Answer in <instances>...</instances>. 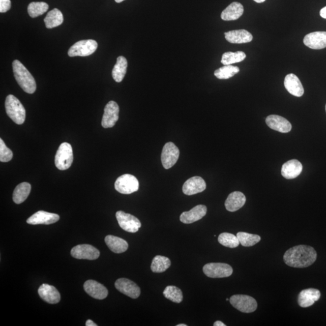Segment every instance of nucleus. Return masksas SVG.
<instances>
[{"mask_svg": "<svg viewBox=\"0 0 326 326\" xmlns=\"http://www.w3.org/2000/svg\"><path fill=\"white\" fill-rule=\"evenodd\" d=\"M236 236L240 241V244L245 247L254 246L259 243L261 240V238L259 235L250 234L245 233V232H239Z\"/></svg>", "mask_w": 326, "mask_h": 326, "instance_id": "34", "label": "nucleus"}, {"mask_svg": "<svg viewBox=\"0 0 326 326\" xmlns=\"http://www.w3.org/2000/svg\"><path fill=\"white\" fill-rule=\"evenodd\" d=\"M230 302L234 308L247 314L254 312L257 308L256 300L249 295H234L230 298Z\"/></svg>", "mask_w": 326, "mask_h": 326, "instance_id": "8", "label": "nucleus"}, {"mask_svg": "<svg viewBox=\"0 0 326 326\" xmlns=\"http://www.w3.org/2000/svg\"><path fill=\"white\" fill-rule=\"evenodd\" d=\"M86 326H97V325L95 322H93L91 319H88V320H87L86 322Z\"/></svg>", "mask_w": 326, "mask_h": 326, "instance_id": "41", "label": "nucleus"}, {"mask_svg": "<svg viewBox=\"0 0 326 326\" xmlns=\"http://www.w3.org/2000/svg\"><path fill=\"white\" fill-rule=\"evenodd\" d=\"M303 166L298 160H291L283 164L281 170L282 176L286 179H294L301 174Z\"/></svg>", "mask_w": 326, "mask_h": 326, "instance_id": "23", "label": "nucleus"}, {"mask_svg": "<svg viewBox=\"0 0 326 326\" xmlns=\"http://www.w3.org/2000/svg\"><path fill=\"white\" fill-rule=\"evenodd\" d=\"M12 158V151L6 146L2 138H0V161L3 163L9 162Z\"/></svg>", "mask_w": 326, "mask_h": 326, "instance_id": "38", "label": "nucleus"}, {"mask_svg": "<svg viewBox=\"0 0 326 326\" xmlns=\"http://www.w3.org/2000/svg\"><path fill=\"white\" fill-rule=\"evenodd\" d=\"M319 14H320L322 18L326 19V6L321 10L320 12H319Z\"/></svg>", "mask_w": 326, "mask_h": 326, "instance_id": "40", "label": "nucleus"}, {"mask_svg": "<svg viewBox=\"0 0 326 326\" xmlns=\"http://www.w3.org/2000/svg\"><path fill=\"white\" fill-rule=\"evenodd\" d=\"M284 85L287 91L293 96L302 97L305 93L301 81L294 74H289L286 76Z\"/></svg>", "mask_w": 326, "mask_h": 326, "instance_id": "22", "label": "nucleus"}, {"mask_svg": "<svg viewBox=\"0 0 326 326\" xmlns=\"http://www.w3.org/2000/svg\"><path fill=\"white\" fill-rule=\"evenodd\" d=\"M321 293L317 289L309 288L303 289L298 297V303L300 307L308 308L314 304L320 299Z\"/></svg>", "mask_w": 326, "mask_h": 326, "instance_id": "18", "label": "nucleus"}, {"mask_svg": "<svg viewBox=\"0 0 326 326\" xmlns=\"http://www.w3.org/2000/svg\"><path fill=\"white\" fill-rule=\"evenodd\" d=\"M176 326H187V324H177Z\"/></svg>", "mask_w": 326, "mask_h": 326, "instance_id": "45", "label": "nucleus"}, {"mask_svg": "<svg viewBox=\"0 0 326 326\" xmlns=\"http://www.w3.org/2000/svg\"><path fill=\"white\" fill-rule=\"evenodd\" d=\"M317 257V252L314 248L301 245L287 250L284 254L283 259L287 265L302 269L312 265Z\"/></svg>", "mask_w": 326, "mask_h": 326, "instance_id": "1", "label": "nucleus"}, {"mask_svg": "<svg viewBox=\"0 0 326 326\" xmlns=\"http://www.w3.org/2000/svg\"><path fill=\"white\" fill-rule=\"evenodd\" d=\"M246 197L241 192H234L228 195L226 199L225 206L228 211L236 212L245 205Z\"/></svg>", "mask_w": 326, "mask_h": 326, "instance_id": "24", "label": "nucleus"}, {"mask_svg": "<svg viewBox=\"0 0 326 326\" xmlns=\"http://www.w3.org/2000/svg\"><path fill=\"white\" fill-rule=\"evenodd\" d=\"M98 47V43L95 40L79 41L70 47L68 54L70 57L88 56L95 53Z\"/></svg>", "mask_w": 326, "mask_h": 326, "instance_id": "6", "label": "nucleus"}, {"mask_svg": "<svg viewBox=\"0 0 326 326\" xmlns=\"http://www.w3.org/2000/svg\"><path fill=\"white\" fill-rule=\"evenodd\" d=\"M84 289L93 298L103 300L108 295V290L106 287L95 280H89L84 283Z\"/></svg>", "mask_w": 326, "mask_h": 326, "instance_id": "14", "label": "nucleus"}, {"mask_svg": "<svg viewBox=\"0 0 326 326\" xmlns=\"http://www.w3.org/2000/svg\"><path fill=\"white\" fill-rule=\"evenodd\" d=\"M163 295L166 299L174 303H180L183 301L182 290L175 286H167L163 291Z\"/></svg>", "mask_w": 326, "mask_h": 326, "instance_id": "36", "label": "nucleus"}, {"mask_svg": "<svg viewBox=\"0 0 326 326\" xmlns=\"http://www.w3.org/2000/svg\"><path fill=\"white\" fill-rule=\"evenodd\" d=\"M108 247L115 253H124L128 250V244L127 241L114 235H108L105 239Z\"/></svg>", "mask_w": 326, "mask_h": 326, "instance_id": "27", "label": "nucleus"}, {"mask_svg": "<svg viewBox=\"0 0 326 326\" xmlns=\"http://www.w3.org/2000/svg\"><path fill=\"white\" fill-rule=\"evenodd\" d=\"M325 111H326V105H325Z\"/></svg>", "mask_w": 326, "mask_h": 326, "instance_id": "46", "label": "nucleus"}, {"mask_svg": "<svg viewBox=\"0 0 326 326\" xmlns=\"http://www.w3.org/2000/svg\"><path fill=\"white\" fill-rule=\"evenodd\" d=\"M12 67L15 78L21 88L25 93H34L37 89L36 82L26 68L18 60L13 62Z\"/></svg>", "mask_w": 326, "mask_h": 326, "instance_id": "2", "label": "nucleus"}, {"mask_svg": "<svg viewBox=\"0 0 326 326\" xmlns=\"http://www.w3.org/2000/svg\"><path fill=\"white\" fill-rule=\"evenodd\" d=\"M38 293L42 299L50 304H56L60 302V293L53 286L43 284L38 289Z\"/></svg>", "mask_w": 326, "mask_h": 326, "instance_id": "21", "label": "nucleus"}, {"mask_svg": "<svg viewBox=\"0 0 326 326\" xmlns=\"http://www.w3.org/2000/svg\"><path fill=\"white\" fill-rule=\"evenodd\" d=\"M64 17L62 12L59 9H54L48 12L44 18L45 24L47 28H52L63 24Z\"/></svg>", "mask_w": 326, "mask_h": 326, "instance_id": "30", "label": "nucleus"}, {"mask_svg": "<svg viewBox=\"0 0 326 326\" xmlns=\"http://www.w3.org/2000/svg\"><path fill=\"white\" fill-rule=\"evenodd\" d=\"M218 242L223 246L231 248H236L240 244V242L237 236L228 233H223L219 235Z\"/></svg>", "mask_w": 326, "mask_h": 326, "instance_id": "37", "label": "nucleus"}, {"mask_svg": "<svg viewBox=\"0 0 326 326\" xmlns=\"http://www.w3.org/2000/svg\"><path fill=\"white\" fill-rule=\"evenodd\" d=\"M31 191V185L28 183L19 184L13 193V200L16 204H19L27 199Z\"/></svg>", "mask_w": 326, "mask_h": 326, "instance_id": "29", "label": "nucleus"}, {"mask_svg": "<svg viewBox=\"0 0 326 326\" xmlns=\"http://www.w3.org/2000/svg\"><path fill=\"white\" fill-rule=\"evenodd\" d=\"M246 54L243 51H238L237 52L228 51L222 55L221 63L224 66L231 65V64L240 63L246 58Z\"/></svg>", "mask_w": 326, "mask_h": 326, "instance_id": "32", "label": "nucleus"}, {"mask_svg": "<svg viewBox=\"0 0 326 326\" xmlns=\"http://www.w3.org/2000/svg\"><path fill=\"white\" fill-rule=\"evenodd\" d=\"M48 9V5L45 2H32L28 6V15L32 18H36L43 15Z\"/></svg>", "mask_w": 326, "mask_h": 326, "instance_id": "35", "label": "nucleus"}, {"mask_svg": "<svg viewBox=\"0 0 326 326\" xmlns=\"http://www.w3.org/2000/svg\"><path fill=\"white\" fill-rule=\"evenodd\" d=\"M116 218L118 223L123 230L129 233H136L141 227L139 219L134 216L126 214L124 212L118 211L116 213Z\"/></svg>", "mask_w": 326, "mask_h": 326, "instance_id": "9", "label": "nucleus"}, {"mask_svg": "<svg viewBox=\"0 0 326 326\" xmlns=\"http://www.w3.org/2000/svg\"><path fill=\"white\" fill-rule=\"evenodd\" d=\"M254 1L257 3H263L264 2H265L266 0H254Z\"/></svg>", "mask_w": 326, "mask_h": 326, "instance_id": "43", "label": "nucleus"}, {"mask_svg": "<svg viewBox=\"0 0 326 326\" xmlns=\"http://www.w3.org/2000/svg\"><path fill=\"white\" fill-rule=\"evenodd\" d=\"M119 118V106L114 101L107 103L104 109L102 125L104 128H110L115 125Z\"/></svg>", "mask_w": 326, "mask_h": 326, "instance_id": "12", "label": "nucleus"}, {"mask_svg": "<svg viewBox=\"0 0 326 326\" xmlns=\"http://www.w3.org/2000/svg\"><path fill=\"white\" fill-rule=\"evenodd\" d=\"M180 150L176 145L172 142H169L164 145L161 154V163L164 168L169 169L172 167L179 160Z\"/></svg>", "mask_w": 326, "mask_h": 326, "instance_id": "10", "label": "nucleus"}, {"mask_svg": "<svg viewBox=\"0 0 326 326\" xmlns=\"http://www.w3.org/2000/svg\"><path fill=\"white\" fill-rule=\"evenodd\" d=\"M240 68L231 65L224 66L215 70V76L219 79H228L240 72Z\"/></svg>", "mask_w": 326, "mask_h": 326, "instance_id": "33", "label": "nucleus"}, {"mask_svg": "<svg viewBox=\"0 0 326 326\" xmlns=\"http://www.w3.org/2000/svg\"><path fill=\"white\" fill-rule=\"evenodd\" d=\"M114 186L118 192L128 195L138 191L139 183L136 177L130 174H125L118 177L115 181Z\"/></svg>", "mask_w": 326, "mask_h": 326, "instance_id": "5", "label": "nucleus"}, {"mask_svg": "<svg viewBox=\"0 0 326 326\" xmlns=\"http://www.w3.org/2000/svg\"><path fill=\"white\" fill-rule=\"evenodd\" d=\"M6 113L16 124H24L25 119V109L22 103L15 96L10 95L5 101Z\"/></svg>", "mask_w": 326, "mask_h": 326, "instance_id": "3", "label": "nucleus"}, {"mask_svg": "<svg viewBox=\"0 0 326 326\" xmlns=\"http://www.w3.org/2000/svg\"><path fill=\"white\" fill-rule=\"evenodd\" d=\"M214 325V326H226V325L224 324L223 322L220 321H216Z\"/></svg>", "mask_w": 326, "mask_h": 326, "instance_id": "42", "label": "nucleus"}, {"mask_svg": "<svg viewBox=\"0 0 326 326\" xmlns=\"http://www.w3.org/2000/svg\"><path fill=\"white\" fill-rule=\"evenodd\" d=\"M208 211L206 206L198 205L189 212H183L180 216V221L184 224H192L204 217Z\"/></svg>", "mask_w": 326, "mask_h": 326, "instance_id": "20", "label": "nucleus"}, {"mask_svg": "<svg viewBox=\"0 0 326 326\" xmlns=\"http://www.w3.org/2000/svg\"><path fill=\"white\" fill-rule=\"evenodd\" d=\"M115 287L118 291L132 299H137L140 295L141 290L139 286L136 283L127 279H118L115 283Z\"/></svg>", "mask_w": 326, "mask_h": 326, "instance_id": "13", "label": "nucleus"}, {"mask_svg": "<svg viewBox=\"0 0 326 326\" xmlns=\"http://www.w3.org/2000/svg\"><path fill=\"white\" fill-rule=\"evenodd\" d=\"M125 1V0H115V2L117 3H120Z\"/></svg>", "mask_w": 326, "mask_h": 326, "instance_id": "44", "label": "nucleus"}, {"mask_svg": "<svg viewBox=\"0 0 326 326\" xmlns=\"http://www.w3.org/2000/svg\"><path fill=\"white\" fill-rule=\"evenodd\" d=\"M233 269L230 265L223 263H210L203 267L205 275L211 278H224L231 276Z\"/></svg>", "mask_w": 326, "mask_h": 326, "instance_id": "7", "label": "nucleus"}, {"mask_svg": "<svg viewBox=\"0 0 326 326\" xmlns=\"http://www.w3.org/2000/svg\"><path fill=\"white\" fill-rule=\"evenodd\" d=\"M205 189L204 180L200 176H193L184 184L183 192L186 195H193L204 191Z\"/></svg>", "mask_w": 326, "mask_h": 326, "instance_id": "17", "label": "nucleus"}, {"mask_svg": "<svg viewBox=\"0 0 326 326\" xmlns=\"http://www.w3.org/2000/svg\"><path fill=\"white\" fill-rule=\"evenodd\" d=\"M71 254L75 259L93 260L98 259L100 251L92 245L82 244L73 247Z\"/></svg>", "mask_w": 326, "mask_h": 326, "instance_id": "11", "label": "nucleus"}, {"mask_svg": "<svg viewBox=\"0 0 326 326\" xmlns=\"http://www.w3.org/2000/svg\"><path fill=\"white\" fill-rule=\"evenodd\" d=\"M128 61L124 56H119L117 63L112 70V76L113 79L117 82H121L127 73Z\"/></svg>", "mask_w": 326, "mask_h": 326, "instance_id": "28", "label": "nucleus"}, {"mask_svg": "<svg viewBox=\"0 0 326 326\" xmlns=\"http://www.w3.org/2000/svg\"><path fill=\"white\" fill-rule=\"evenodd\" d=\"M226 40L233 44H243L250 43L253 40V35L249 32L244 29L231 31L225 33Z\"/></svg>", "mask_w": 326, "mask_h": 326, "instance_id": "25", "label": "nucleus"}, {"mask_svg": "<svg viewBox=\"0 0 326 326\" xmlns=\"http://www.w3.org/2000/svg\"><path fill=\"white\" fill-rule=\"evenodd\" d=\"M268 126L273 130L288 133L291 131L292 125L286 118L277 115H270L266 118Z\"/></svg>", "mask_w": 326, "mask_h": 326, "instance_id": "19", "label": "nucleus"}, {"mask_svg": "<svg viewBox=\"0 0 326 326\" xmlns=\"http://www.w3.org/2000/svg\"><path fill=\"white\" fill-rule=\"evenodd\" d=\"M244 9L240 3L233 2L229 5L221 14V18L224 21H234L243 15Z\"/></svg>", "mask_w": 326, "mask_h": 326, "instance_id": "26", "label": "nucleus"}, {"mask_svg": "<svg viewBox=\"0 0 326 326\" xmlns=\"http://www.w3.org/2000/svg\"><path fill=\"white\" fill-rule=\"evenodd\" d=\"M303 43L312 49L320 50L326 47V32H315L306 35Z\"/></svg>", "mask_w": 326, "mask_h": 326, "instance_id": "15", "label": "nucleus"}, {"mask_svg": "<svg viewBox=\"0 0 326 326\" xmlns=\"http://www.w3.org/2000/svg\"><path fill=\"white\" fill-rule=\"evenodd\" d=\"M11 8V0H0V12L5 13Z\"/></svg>", "mask_w": 326, "mask_h": 326, "instance_id": "39", "label": "nucleus"}, {"mask_svg": "<svg viewBox=\"0 0 326 326\" xmlns=\"http://www.w3.org/2000/svg\"><path fill=\"white\" fill-rule=\"evenodd\" d=\"M170 264L171 261L169 258L162 256H156L152 262L151 270L154 273H163L169 269Z\"/></svg>", "mask_w": 326, "mask_h": 326, "instance_id": "31", "label": "nucleus"}, {"mask_svg": "<svg viewBox=\"0 0 326 326\" xmlns=\"http://www.w3.org/2000/svg\"><path fill=\"white\" fill-rule=\"evenodd\" d=\"M60 216L55 214L43 211L35 213L27 220V223L31 225H50L56 223L60 220Z\"/></svg>", "mask_w": 326, "mask_h": 326, "instance_id": "16", "label": "nucleus"}, {"mask_svg": "<svg viewBox=\"0 0 326 326\" xmlns=\"http://www.w3.org/2000/svg\"><path fill=\"white\" fill-rule=\"evenodd\" d=\"M73 161V152L72 146L68 143L61 144L55 156V166L58 169L65 170L72 166Z\"/></svg>", "mask_w": 326, "mask_h": 326, "instance_id": "4", "label": "nucleus"}]
</instances>
